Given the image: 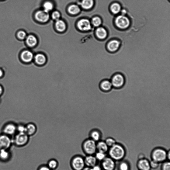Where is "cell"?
Listing matches in <instances>:
<instances>
[{
    "instance_id": "cell-21",
    "label": "cell",
    "mask_w": 170,
    "mask_h": 170,
    "mask_svg": "<svg viewBox=\"0 0 170 170\" xmlns=\"http://www.w3.org/2000/svg\"><path fill=\"white\" fill-rule=\"evenodd\" d=\"M120 43L116 40H114L110 42L107 45V48L110 52H114L118 49Z\"/></svg>"
},
{
    "instance_id": "cell-39",
    "label": "cell",
    "mask_w": 170,
    "mask_h": 170,
    "mask_svg": "<svg viewBox=\"0 0 170 170\" xmlns=\"http://www.w3.org/2000/svg\"><path fill=\"white\" fill-rule=\"evenodd\" d=\"M52 17L54 19L57 21L59 20L60 17V14L58 12H55L53 13Z\"/></svg>"
},
{
    "instance_id": "cell-9",
    "label": "cell",
    "mask_w": 170,
    "mask_h": 170,
    "mask_svg": "<svg viewBox=\"0 0 170 170\" xmlns=\"http://www.w3.org/2000/svg\"><path fill=\"white\" fill-rule=\"evenodd\" d=\"M12 141L7 135L0 136V150H8L12 145Z\"/></svg>"
},
{
    "instance_id": "cell-2",
    "label": "cell",
    "mask_w": 170,
    "mask_h": 170,
    "mask_svg": "<svg viewBox=\"0 0 170 170\" xmlns=\"http://www.w3.org/2000/svg\"><path fill=\"white\" fill-rule=\"evenodd\" d=\"M167 151L161 147L154 148L151 153V160L157 161L160 164L167 160Z\"/></svg>"
},
{
    "instance_id": "cell-17",
    "label": "cell",
    "mask_w": 170,
    "mask_h": 170,
    "mask_svg": "<svg viewBox=\"0 0 170 170\" xmlns=\"http://www.w3.org/2000/svg\"><path fill=\"white\" fill-rule=\"evenodd\" d=\"M33 55L32 53L28 50H24L21 53V58L25 63H30L33 59Z\"/></svg>"
},
{
    "instance_id": "cell-18",
    "label": "cell",
    "mask_w": 170,
    "mask_h": 170,
    "mask_svg": "<svg viewBox=\"0 0 170 170\" xmlns=\"http://www.w3.org/2000/svg\"><path fill=\"white\" fill-rule=\"evenodd\" d=\"M37 130L36 126L33 123H29L26 126V133L29 137L34 136L36 133Z\"/></svg>"
},
{
    "instance_id": "cell-25",
    "label": "cell",
    "mask_w": 170,
    "mask_h": 170,
    "mask_svg": "<svg viewBox=\"0 0 170 170\" xmlns=\"http://www.w3.org/2000/svg\"><path fill=\"white\" fill-rule=\"evenodd\" d=\"M37 40L34 36L30 35L28 36L26 39V43L27 45L30 47H33L36 45Z\"/></svg>"
},
{
    "instance_id": "cell-30",
    "label": "cell",
    "mask_w": 170,
    "mask_h": 170,
    "mask_svg": "<svg viewBox=\"0 0 170 170\" xmlns=\"http://www.w3.org/2000/svg\"><path fill=\"white\" fill-rule=\"evenodd\" d=\"M68 10L71 14L75 15V14H77L80 12V9L78 6L75 5H72L69 7Z\"/></svg>"
},
{
    "instance_id": "cell-26",
    "label": "cell",
    "mask_w": 170,
    "mask_h": 170,
    "mask_svg": "<svg viewBox=\"0 0 170 170\" xmlns=\"http://www.w3.org/2000/svg\"><path fill=\"white\" fill-rule=\"evenodd\" d=\"M10 158V153L8 150H0V160L3 161H8Z\"/></svg>"
},
{
    "instance_id": "cell-40",
    "label": "cell",
    "mask_w": 170,
    "mask_h": 170,
    "mask_svg": "<svg viewBox=\"0 0 170 170\" xmlns=\"http://www.w3.org/2000/svg\"><path fill=\"white\" fill-rule=\"evenodd\" d=\"M37 170H51L46 165L42 164L40 165L38 167Z\"/></svg>"
},
{
    "instance_id": "cell-31",
    "label": "cell",
    "mask_w": 170,
    "mask_h": 170,
    "mask_svg": "<svg viewBox=\"0 0 170 170\" xmlns=\"http://www.w3.org/2000/svg\"><path fill=\"white\" fill-rule=\"evenodd\" d=\"M95 155L98 161H102L107 156L106 153L101 152L97 151Z\"/></svg>"
},
{
    "instance_id": "cell-19",
    "label": "cell",
    "mask_w": 170,
    "mask_h": 170,
    "mask_svg": "<svg viewBox=\"0 0 170 170\" xmlns=\"http://www.w3.org/2000/svg\"><path fill=\"white\" fill-rule=\"evenodd\" d=\"M17 130V127L14 125L10 124L6 125L3 129V132L5 135H12L15 133Z\"/></svg>"
},
{
    "instance_id": "cell-34",
    "label": "cell",
    "mask_w": 170,
    "mask_h": 170,
    "mask_svg": "<svg viewBox=\"0 0 170 170\" xmlns=\"http://www.w3.org/2000/svg\"><path fill=\"white\" fill-rule=\"evenodd\" d=\"M161 170H170V162L169 161H166L162 163Z\"/></svg>"
},
{
    "instance_id": "cell-28",
    "label": "cell",
    "mask_w": 170,
    "mask_h": 170,
    "mask_svg": "<svg viewBox=\"0 0 170 170\" xmlns=\"http://www.w3.org/2000/svg\"><path fill=\"white\" fill-rule=\"evenodd\" d=\"M94 4L93 0H83L82 6L83 8L88 9L92 8Z\"/></svg>"
},
{
    "instance_id": "cell-16",
    "label": "cell",
    "mask_w": 170,
    "mask_h": 170,
    "mask_svg": "<svg viewBox=\"0 0 170 170\" xmlns=\"http://www.w3.org/2000/svg\"><path fill=\"white\" fill-rule=\"evenodd\" d=\"M109 149V147L107 146L104 141L101 140L96 142L97 151L106 154Z\"/></svg>"
},
{
    "instance_id": "cell-5",
    "label": "cell",
    "mask_w": 170,
    "mask_h": 170,
    "mask_svg": "<svg viewBox=\"0 0 170 170\" xmlns=\"http://www.w3.org/2000/svg\"><path fill=\"white\" fill-rule=\"evenodd\" d=\"M112 85L116 88H120L123 86L125 83V78L121 74H116L112 77L110 81Z\"/></svg>"
},
{
    "instance_id": "cell-45",
    "label": "cell",
    "mask_w": 170,
    "mask_h": 170,
    "mask_svg": "<svg viewBox=\"0 0 170 170\" xmlns=\"http://www.w3.org/2000/svg\"><path fill=\"white\" fill-rule=\"evenodd\" d=\"M3 92V89L2 87L0 85V96L2 95Z\"/></svg>"
},
{
    "instance_id": "cell-37",
    "label": "cell",
    "mask_w": 170,
    "mask_h": 170,
    "mask_svg": "<svg viewBox=\"0 0 170 170\" xmlns=\"http://www.w3.org/2000/svg\"><path fill=\"white\" fill-rule=\"evenodd\" d=\"M17 36L18 38L22 40L24 39L26 37V33L23 31H20L18 32Z\"/></svg>"
},
{
    "instance_id": "cell-29",
    "label": "cell",
    "mask_w": 170,
    "mask_h": 170,
    "mask_svg": "<svg viewBox=\"0 0 170 170\" xmlns=\"http://www.w3.org/2000/svg\"><path fill=\"white\" fill-rule=\"evenodd\" d=\"M110 9L112 12L114 14H116L120 12L121 7L119 3H115L111 5Z\"/></svg>"
},
{
    "instance_id": "cell-48",
    "label": "cell",
    "mask_w": 170,
    "mask_h": 170,
    "mask_svg": "<svg viewBox=\"0 0 170 170\" xmlns=\"http://www.w3.org/2000/svg\"></svg>"
},
{
    "instance_id": "cell-4",
    "label": "cell",
    "mask_w": 170,
    "mask_h": 170,
    "mask_svg": "<svg viewBox=\"0 0 170 170\" xmlns=\"http://www.w3.org/2000/svg\"><path fill=\"white\" fill-rule=\"evenodd\" d=\"M70 165L73 170H82L86 166L84 157L79 154L74 155L71 159Z\"/></svg>"
},
{
    "instance_id": "cell-23",
    "label": "cell",
    "mask_w": 170,
    "mask_h": 170,
    "mask_svg": "<svg viewBox=\"0 0 170 170\" xmlns=\"http://www.w3.org/2000/svg\"><path fill=\"white\" fill-rule=\"evenodd\" d=\"M35 60L36 63L40 66L44 65L46 62L45 56L41 54L36 55L35 57Z\"/></svg>"
},
{
    "instance_id": "cell-1",
    "label": "cell",
    "mask_w": 170,
    "mask_h": 170,
    "mask_svg": "<svg viewBox=\"0 0 170 170\" xmlns=\"http://www.w3.org/2000/svg\"><path fill=\"white\" fill-rule=\"evenodd\" d=\"M126 150L122 144L117 143L114 145L109 148L108 153L109 157L115 161H119L124 159L126 155Z\"/></svg>"
},
{
    "instance_id": "cell-36",
    "label": "cell",
    "mask_w": 170,
    "mask_h": 170,
    "mask_svg": "<svg viewBox=\"0 0 170 170\" xmlns=\"http://www.w3.org/2000/svg\"><path fill=\"white\" fill-rule=\"evenodd\" d=\"M160 163L154 160H151L150 161V165L151 169H157L160 165Z\"/></svg>"
},
{
    "instance_id": "cell-12",
    "label": "cell",
    "mask_w": 170,
    "mask_h": 170,
    "mask_svg": "<svg viewBox=\"0 0 170 170\" xmlns=\"http://www.w3.org/2000/svg\"><path fill=\"white\" fill-rule=\"evenodd\" d=\"M36 19L41 23H46L49 19V15L48 12L43 11H39L35 14Z\"/></svg>"
},
{
    "instance_id": "cell-44",
    "label": "cell",
    "mask_w": 170,
    "mask_h": 170,
    "mask_svg": "<svg viewBox=\"0 0 170 170\" xmlns=\"http://www.w3.org/2000/svg\"><path fill=\"white\" fill-rule=\"evenodd\" d=\"M82 170H92L91 168L85 166V168Z\"/></svg>"
},
{
    "instance_id": "cell-13",
    "label": "cell",
    "mask_w": 170,
    "mask_h": 170,
    "mask_svg": "<svg viewBox=\"0 0 170 170\" xmlns=\"http://www.w3.org/2000/svg\"><path fill=\"white\" fill-rule=\"evenodd\" d=\"M84 159L85 166L88 167L92 168L97 164L98 161L94 155H86Z\"/></svg>"
},
{
    "instance_id": "cell-20",
    "label": "cell",
    "mask_w": 170,
    "mask_h": 170,
    "mask_svg": "<svg viewBox=\"0 0 170 170\" xmlns=\"http://www.w3.org/2000/svg\"><path fill=\"white\" fill-rule=\"evenodd\" d=\"M117 166L118 170H130L131 165L129 162L126 160H123L119 161Z\"/></svg>"
},
{
    "instance_id": "cell-11",
    "label": "cell",
    "mask_w": 170,
    "mask_h": 170,
    "mask_svg": "<svg viewBox=\"0 0 170 170\" xmlns=\"http://www.w3.org/2000/svg\"><path fill=\"white\" fill-rule=\"evenodd\" d=\"M102 134L100 129H94L90 131L88 134V138L97 142L101 140Z\"/></svg>"
},
{
    "instance_id": "cell-6",
    "label": "cell",
    "mask_w": 170,
    "mask_h": 170,
    "mask_svg": "<svg viewBox=\"0 0 170 170\" xmlns=\"http://www.w3.org/2000/svg\"><path fill=\"white\" fill-rule=\"evenodd\" d=\"M116 162L109 157L107 156L101 161L100 166L103 170H115L116 166Z\"/></svg>"
},
{
    "instance_id": "cell-33",
    "label": "cell",
    "mask_w": 170,
    "mask_h": 170,
    "mask_svg": "<svg viewBox=\"0 0 170 170\" xmlns=\"http://www.w3.org/2000/svg\"><path fill=\"white\" fill-rule=\"evenodd\" d=\"M43 7H44L45 11L49 12L50 11H51L53 9V5L52 2H47L44 3Z\"/></svg>"
},
{
    "instance_id": "cell-35",
    "label": "cell",
    "mask_w": 170,
    "mask_h": 170,
    "mask_svg": "<svg viewBox=\"0 0 170 170\" xmlns=\"http://www.w3.org/2000/svg\"><path fill=\"white\" fill-rule=\"evenodd\" d=\"M92 23L94 26L98 27L101 24V20L99 17H95L92 19Z\"/></svg>"
},
{
    "instance_id": "cell-43",
    "label": "cell",
    "mask_w": 170,
    "mask_h": 170,
    "mask_svg": "<svg viewBox=\"0 0 170 170\" xmlns=\"http://www.w3.org/2000/svg\"><path fill=\"white\" fill-rule=\"evenodd\" d=\"M167 160L169 161H170V150H168L167 151Z\"/></svg>"
},
{
    "instance_id": "cell-22",
    "label": "cell",
    "mask_w": 170,
    "mask_h": 170,
    "mask_svg": "<svg viewBox=\"0 0 170 170\" xmlns=\"http://www.w3.org/2000/svg\"><path fill=\"white\" fill-rule=\"evenodd\" d=\"M46 165L51 170H55L59 167V162L56 159L52 158L48 161Z\"/></svg>"
},
{
    "instance_id": "cell-32",
    "label": "cell",
    "mask_w": 170,
    "mask_h": 170,
    "mask_svg": "<svg viewBox=\"0 0 170 170\" xmlns=\"http://www.w3.org/2000/svg\"><path fill=\"white\" fill-rule=\"evenodd\" d=\"M107 146L109 147L113 146L117 143L116 141L112 137H108L104 141Z\"/></svg>"
},
{
    "instance_id": "cell-14",
    "label": "cell",
    "mask_w": 170,
    "mask_h": 170,
    "mask_svg": "<svg viewBox=\"0 0 170 170\" xmlns=\"http://www.w3.org/2000/svg\"><path fill=\"white\" fill-rule=\"evenodd\" d=\"M99 86L101 91L104 92L110 91L113 87L111 81L107 79L101 81L100 82Z\"/></svg>"
},
{
    "instance_id": "cell-46",
    "label": "cell",
    "mask_w": 170,
    "mask_h": 170,
    "mask_svg": "<svg viewBox=\"0 0 170 170\" xmlns=\"http://www.w3.org/2000/svg\"><path fill=\"white\" fill-rule=\"evenodd\" d=\"M3 75V71L0 69V77H1Z\"/></svg>"
},
{
    "instance_id": "cell-42",
    "label": "cell",
    "mask_w": 170,
    "mask_h": 170,
    "mask_svg": "<svg viewBox=\"0 0 170 170\" xmlns=\"http://www.w3.org/2000/svg\"><path fill=\"white\" fill-rule=\"evenodd\" d=\"M145 158H146L145 155L143 153H140L138 155V160H141V159H142Z\"/></svg>"
},
{
    "instance_id": "cell-27",
    "label": "cell",
    "mask_w": 170,
    "mask_h": 170,
    "mask_svg": "<svg viewBox=\"0 0 170 170\" xmlns=\"http://www.w3.org/2000/svg\"><path fill=\"white\" fill-rule=\"evenodd\" d=\"M56 27L58 31L63 32L66 29V25L63 21L58 20L57 21Z\"/></svg>"
},
{
    "instance_id": "cell-8",
    "label": "cell",
    "mask_w": 170,
    "mask_h": 170,
    "mask_svg": "<svg viewBox=\"0 0 170 170\" xmlns=\"http://www.w3.org/2000/svg\"><path fill=\"white\" fill-rule=\"evenodd\" d=\"M115 23L118 27L122 29L128 28L130 24V21L128 18L124 15L118 16L116 19Z\"/></svg>"
},
{
    "instance_id": "cell-10",
    "label": "cell",
    "mask_w": 170,
    "mask_h": 170,
    "mask_svg": "<svg viewBox=\"0 0 170 170\" xmlns=\"http://www.w3.org/2000/svg\"><path fill=\"white\" fill-rule=\"evenodd\" d=\"M137 168L139 170H151L150 161L146 158L138 160L137 163Z\"/></svg>"
},
{
    "instance_id": "cell-41",
    "label": "cell",
    "mask_w": 170,
    "mask_h": 170,
    "mask_svg": "<svg viewBox=\"0 0 170 170\" xmlns=\"http://www.w3.org/2000/svg\"><path fill=\"white\" fill-rule=\"evenodd\" d=\"M92 168V170H102V169L101 166L97 164L94 166Z\"/></svg>"
},
{
    "instance_id": "cell-47",
    "label": "cell",
    "mask_w": 170,
    "mask_h": 170,
    "mask_svg": "<svg viewBox=\"0 0 170 170\" xmlns=\"http://www.w3.org/2000/svg\"><path fill=\"white\" fill-rule=\"evenodd\" d=\"M126 13V10H122V13L123 14H125Z\"/></svg>"
},
{
    "instance_id": "cell-7",
    "label": "cell",
    "mask_w": 170,
    "mask_h": 170,
    "mask_svg": "<svg viewBox=\"0 0 170 170\" xmlns=\"http://www.w3.org/2000/svg\"><path fill=\"white\" fill-rule=\"evenodd\" d=\"M29 140V136L26 133H19L15 137L14 143L17 146H23L28 143Z\"/></svg>"
},
{
    "instance_id": "cell-15",
    "label": "cell",
    "mask_w": 170,
    "mask_h": 170,
    "mask_svg": "<svg viewBox=\"0 0 170 170\" xmlns=\"http://www.w3.org/2000/svg\"><path fill=\"white\" fill-rule=\"evenodd\" d=\"M78 26L79 29L83 31H88L91 28L90 22L87 19H83L79 21Z\"/></svg>"
},
{
    "instance_id": "cell-38",
    "label": "cell",
    "mask_w": 170,
    "mask_h": 170,
    "mask_svg": "<svg viewBox=\"0 0 170 170\" xmlns=\"http://www.w3.org/2000/svg\"><path fill=\"white\" fill-rule=\"evenodd\" d=\"M17 130L19 133H26V126L20 125L17 127Z\"/></svg>"
},
{
    "instance_id": "cell-24",
    "label": "cell",
    "mask_w": 170,
    "mask_h": 170,
    "mask_svg": "<svg viewBox=\"0 0 170 170\" xmlns=\"http://www.w3.org/2000/svg\"><path fill=\"white\" fill-rule=\"evenodd\" d=\"M96 33L97 37L100 39H104L107 37V31L103 28L100 27L97 28Z\"/></svg>"
},
{
    "instance_id": "cell-3",
    "label": "cell",
    "mask_w": 170,
    "mask_h": 170,
    "mask_svg": "<svg viewBox=\"0 0 170 170\" xmlns=\"http://www.w3.org/2000/svg\"><path fill=\"white\" fill-rule=\"evenodd\" d=\"M82 148L86 155H95L97 151L96 142L91 139L87 138L83 141Z\"/></svg>"
}]
</instances>
